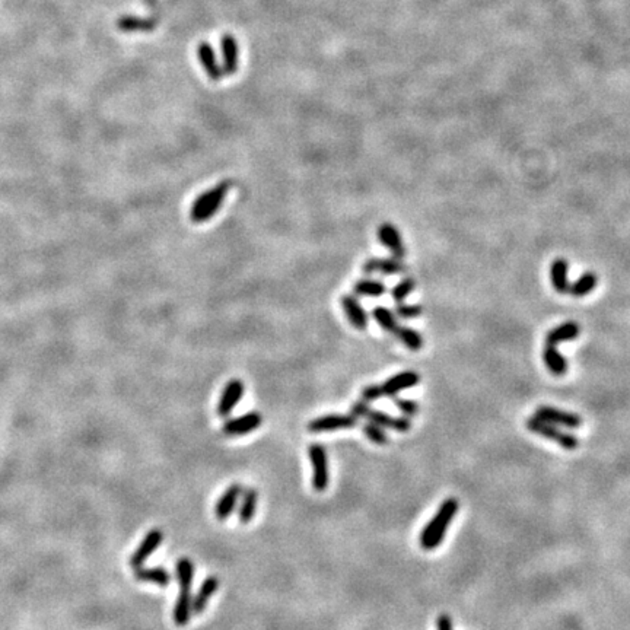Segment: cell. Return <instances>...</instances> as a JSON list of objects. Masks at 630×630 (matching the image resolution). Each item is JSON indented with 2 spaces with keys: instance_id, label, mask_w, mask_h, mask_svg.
I'll return each mask as SVG.
<instances>
[{
  "instance_id": "cell-1",
  "label": "cell",
  "mask_w": 630,
  "mask_h": 630,
  "mask_svg": "<svg viewBox=\"0 0 630 630\" xmlns=\"http://www.w3.org/2000/svg\"><path fill=\"white\" fill-rule=\"evenodd\" d=\"M177 580L179 584V596L174 605V622L178 626H186L193 613L191 584L194 578V565L189 557H182L175 565Z\"/></svg>"
},
{
  "instance_id": "cell-2",
  "label": "cell",
  "mask_w": 630,
  "mask_h": 630,
  "mask_svg": "<svg viewBox=\"0 0 630 630\" xmlns=\"http://www.w3.org/2000/svg\"><path fill=\"white\" fill-rule=\"evenodd\" d=\"M458 500L454 498L442 502L435 516L429 521L420 534V546L425 550H435L442 543L449 524L458 512Z\"/></svg>"
},
{
  "instance_id": "cell-3",
  "label": "cell",
  "mask_w": 630,
  "mask_h": 630,
  "mask_svg": "<svg viewBox=\"0 0 630 630\" xmlns=\"http://www.w3.org/2000/svg\"><path fill=\"white\" fill-rule=\"evenodd\" d=\"M229 187V182H221L219 184L197 196L190 209V219L194 224H205L210 221L224 205Z\"/></svg>"
},
{
  "instance_id": "cell-4",
  "label": "cell",
  "mask_w": 630,
  "mask_h": 630,
  "mask_svg": "<svg viewBox=\"0 0 630 630\" xmlns=\"http://www.w3.org/2000/svg\"><path fill=\"white\" fill-rule=\"evenodd\" d=\"M350 415L355 418H365L374 425L397 432H407L411 429V422L409 418H395L388 415V413L374 410L367 402L362 400L353 403V406L350 407Z\"/></svg>"
},
{
  "instance_id": "cell-5",
  "label": "cell",
  "mask_w": 630,
  "mask_h": 630,
  "mask_svg": "<svg viewBox=\"0 0 630 630\" xmlns=\"http://www.w3.org/2000/svg\"><path fill=\"white\" fill-rule=\"evenodd\" d=\"M527 427L533 432L535 435L543 437L549 441L556 442L559 446H562L563 449H568V451H573L580 446V439L575 437L573 434H569V432H563L556 425L546 422L543 419H538L537 416L528 418L526 422Z\"/></svg>"
},
{
  "instance_id": "cell-6",
  "label": "cell",
  "mask_w": 630,
  "mask_h": 630,
  "mask_svg": "<svg viewBox=\"0 0 630 630\" xmlns=\"http://www.w3.org/2000/svg\"><path fill=\"white\" fill-rule=\"evenodd\" d=\"M308 456L313 465V488L317 492L327 491L330 484V470L326 449L320 444H313L308 448Z\"/></svg>"
},
{
  "instance_id": "cell-7",
  "label": "cell",
  "mask_w": 630,
  "mask_h": 630,
  "mask_svg": "<svg viewBox=\"0 0 630 630\" xmlns=\"http://www.w3.org/2000/svg\"><path fill=\"white\" fill-rule=\"evenodd\" d=\"M362 272L365 275H383V276H394L403 275L407 272V266L403 260L395 257H369L362 264Z\"/></svg>"
},
{
  "instance_id": "cell-8",
  "label": "cell",
  "mask_w": 630,
  "mask_h": 630,
  "mask_svg": "<svg viewBox=\"0 0 630 630\" xmlns=\"http://www.w3.org/2000/svg\"><path fill=\"white\" fill-rule=\"evenodd\" d=\"M376 235L378 241L390 251L392 257L400 260L406 257V247L397 226L392 225L391 222H384L380 225V228H378Z\"/></svg>"
},
{
  "instance_id": "cell-9",
  "label": "cell",
  "mask_w": 630,
  "mask_h": 630,
  "mask_svg": "<svg viewBox=\"0 0 630 630\" xmlns=\"http://www.w3.org/2000/svg\"><path fill=\"white\" fill-rule=\"evenodd\" d=\"M538 419H543L546 422H550L553 425H561L569 429H578L582 425L581 416L577 413L565 411L561 409H556L552 406H540L535 410V415Z\"/></svg>"
},
{
  "instance_id": "cell-10",
  "label": "cell",
  "mask_w": 630,
  "mask_h": 630,
  "mask_svg": "<svg viewBox=\"0 0 630 630\" xmlns=\"http://www.w3.org/2000/svg\"><path fill=\"white\" fill-rule=\"evenodd\" d=\"M244 391L245 385L238 378H233V380L226 383L218 403V415L221 418H228L231 415L232 410L241 402Z\"/></svg>"
},
{
  "instance_id": "cell-11",
  "label": "cell",
  "mask_w": 630,
  "mask_h": 630,
  "mask_svg": "<svg viewBox=\"0 0 630 630\" xmlns=\"http://www.w3.org/2000/svg\"><path fill=\"white\" fill-rule=\"evenodd\" d=\"M357 425V418L352 415H326L313 419L308 423V430L313 434H321V432H331L338 429H350Z\"/></svg>"
},
{
  "instance_id": "cell-12",
  "label": "cell",
  "mask_w": 630,
  "mask_h": 630,
  "mask_svg": "<svg viewBox=\"0 0 630 630\" xmlns=\"http://www.w3.org/2000/svg\"><path fill=\"white\" fill-rule=\"evenodd\" d=\"M261 415L257 411H251L247 413V415H242L240 418H233L229 419L224 423V434L228 437H241V435H247L249 432H253L256 429H259L261 426Z\"/></svg>"
},
{
  "instance_id": "cell-13",
  "label": "cell",
  "mask_w": 630,
  "mask_h": 630,
  "mask_svg": "<svg viewBox=\"0 0 630 630\" xmlns=\"http://www.w3.org/2000/svg\"><path fill=\"white\" fill-rule=\"evenodd\" d=\"M420 383V375L416 371H403L395 374L381 384V390L385 397H394L399 392L416 387Z\"/></svg>"
},
{
  "instance_id": "cell-14",
  "label": "cell",
  "mask_w": 630,
  "mask_h": 630,
  "mask_svg": "<svg viewBox=\"0 0 630 630\" xmlns=\"http://www.w3.org/2000/svg\"><path fill=\"white\" fill-rule=\"evenodd\" d=\"M162 540H164V534H162L160 530H158V528L151 530V531L145 535V538L142 540V543L137 546V549L135 550V553L132 554V557H130V566H132L133 569L143 566V563L146 562L148 557H149L152 553H155V550L159 547V545L162 543Z\"/></svg>"
},
{
  "instance_id": "cell-15",
  "label": "cell",
  "mask_w": 630,
  "mask_h": 630,
  "mask_svg": "<svg viewBox=\"0 0 630 630\" xmlns=\"http://www.w3.org/2000/svg\"><path fill=\"white\" fill-rule=\"evenodd\" d=\"M222 53V71L224 75H235L240 66V48L238 41L232 34H225L221 39Z\"/></svg>"
},
{
  "instance_id": "cell-16",
  "label": "cell",
  "mask_w": 630,
  "mask_h": 630,
  "mask_svg": "<svg viewBox=\"0 0 630 630\" xmlns=\"http://www.w3.org/2000/svg\"><path fill=\"white\" fill-rule=\"evenodd\" d=\"M340 303L352 326L356 330H367L369 315L362 307V303L357 301V298L355 295H343L340 299Z\"/></svg>"
},
{
  "instance_id": "cell-17",
  "label": "cell",
  "mask_w": 630,
  "mask_h": 630,
  "mask_svg": "<svg viewBox=\"0 0 630 630\" xmlns=\"http://www.w3.org/2000/svg\"><path fill=\"white\" fill-rule=\"evenodd\" d=\"M197 56H199V60L206 71V75L209 76V79H212L213 82H219L224 78L222 66H219L218 59H216L214 50L209 43L203 41L197 46Z\"/></svg>"
},
{
  "instance_id": "cell-18",
  "label": "cell",
  "mask_w": 630,
  "mask_h": 630,
  "mask_svg": "<svg viewBox=\"0 0 630 630\" xmlns=\"http://www.w3.org/2000/svg\"><path fill=\"white\" fill-rule=\"evenodd\" d=\"M580 334H581L580 324L575 321H566V322L559 324V326L553 327L546 334V345L557 346L561 343H566V341L577 340Z\"/></svg>"
},
{
  "instance_id": "cell-19",
  "label": "cell",
  "mask_w": 630,
  "mask_h": 630,
  "mask_svg": "<svg viewBox=\"0 0 630 630\" xmlns=\"http://www.w3.org/2000/svg\"><path fill=\"white\" fill-rule=\"evenodd\" d=\"M241 493H242V488L240 484L229 486V488L225 491V493L218 499V503H216V507H214L216 518L221 521L228 519L232 515L233 509H235Z\"/></svg>"
},
{
  "instance_id": "cell-20",
  "label": "cell",
  "mask_w": 630,
  "mask_h": 630,
  "mask_svg": "<svg viewBox=\"0 0 630 630\" xmlns=\"http://www.w3.org/2000/svg\"><path fill=\"white\" fill-rule=\"evenodd\" d=\"M569 263L565 259H556L550 266V279L553 289L559 295H566L569 291Z\"/></svg>"
},
{
  "instance_id": "cell-21",
  "label": "cell",
  "mask_w": 630,
  "mask_h": 630,
  "mask_svg": "<svg viewBox=\"0 0 630 630\" xmlns=\"http://www.w3.org/2000/svg\"><path fill=\"white\" fill-rule=\"evenodd\" d=\"M135 578L140 582H149L155 584L160 588H167L171 582V575L165 568H136L135 569Z\"/></svg>"
},
{
  "instance_id": "cell-22",
  "label": "cell",
  "mask_w": 630,
  "mask_h": 630,
  "mask_svg": "<svg viewBox=\"0 0 630 630\" xmlns=\"http://www.w3.org/2000/svg\"><path fill=\"white\" fill-rule=\"evenodd\" d=\"M219 588V580L216 577H209L203 581L197 596L193 597V613L202 615L206 610L210 598L214 596V592Z\"/></svg>"
},
{
  "instance_id": "cell-23",
  "label": "cell",
  "mask_w": 630,
  "mask_h": 630,
  "mask_svg": "<svg viewBox=\"0 0 630 630\" xmlns=\"http://www.w3.org/2000/svg\"><path fill=\"white\" fill-rule=\"evenodd\" d=\"M353 294L356 296H367V298H381L387 294V286L384 282L376 279H359L353 285Z\"/></svg>"
},
{
  "instance_id": "cell-24",
  "label": "cell",
  "mask_w": 630,
  "mask_h": 630,
  "mask_svg": "<svg viewBox=\"0 0 630 630\" xmlns=\"http://www.w3.org/2000/svg\"><path fill=\"white\" fill-rule=\"evenodd\" d=\"M543 361H545V365L547 367V369L556 376H562L568 371L566 357L559 350H557L556 346H552V345L545 346Z\"/></svg>"
},
{
  "instance_id": "cell-25",
  "label": "cell",
  "mask_w": 630,
  "mask_h": 630,
  "mask_svg": "<svg viewBox=\"0 0 630 630\" xmlns=\"http://www.w3.org/2000/svg\"><path fill=\"white\" fill-rule=\"evenodd\" d=\"M156 21L149 20V18H140L133 15L121 16L117 21V28L123 32H148L155 29Z\"/></svg>"
},
{
  "instance_id": "cell-26",
  "label": "cell",
  "mask_w": 630,
  "mask_h": 630,
  "mask_svg": "<svg viewBox=\"0 0 630 630\" xmlns=\"http://www.w3.org/2000/svg\"><path fill=\"white\" fill-rule=\"evenodd\" d=\"M597 285H598V276L594 272H585L573 283L569 285L568 294L573 298H584L596 289Z\"/></svg>"
},
{
  "instance_id": "cell-27",
  "label": "cell",
  "mask_w": 630,
  "mask_h": 630,
  "mask_svg": "<svg viewBox=\"0 0 630 630\" xmlns=\"http://www.w3.org/2000/svg\"><path fill=\"white\" fill-rule=\"evenodd\" d=\"M257 505H259V492L254 488L245 489L242 493L240 514H238L241 524H248L249 521L254 518Z\"/></svg>"
},
{
  "instance_id": "cell-28",
  "label": "cell",
  "mask_w": 630,
  "mask_h": 630,
  "mask_svg": "<svg viewBox=\"0 0 630 630\" xmlns=\"http://www.w3.org/2000/svg\"><path fill=\"white\" fill-rule=\"evenodd\" d=\"M372 318L376 321L378 326H380L384 331L394 334L397 331V329L400 327L399 324V318L397 315L394 314V311L385 308V307H375L371 313Z\"/></svg>"
},
{
  "instance_id": "cell-29",
  "label": "cell",
  "mask_w": 630,
  "mask_h": 630,
  "mask_svg": "<svg viewBox=\"0 0 630 630\" xmlns=\"http://www.w3.org/2000/svg\"><path fill=\"white\" fill-rule=\"evenodd\" d=\"M394 336L403 346H406L411 352H418L423 348V336L419 331H416L415 329L407 327V326H400L397 329V331L394 333Z\"/></svg>"
},
{
  "instance_id": "cell-30",
  "label": "cell",
  "mask_w": 630,
  "mask_h": 630,
  "mask_svg": "<svg viewBox=\"0 0 630 630\" xmlns=\"http://www.w3.org/2000/svg\"><path fill=\"white\" fill-rule=\"evenodd\" d=\"M416 289V279L407 276L402 279L397 285H394L391 289V298L394 302H404L406 298Z\"/></svg>"
},
{
  "instance_id": "cell-31",
  "label": "cell",
  "mask_w": 630,
  "mask_h": 630,
  "mask_svg": "<svg viewBox=\"0 0 630 630\" xmlns=\"http://www.w3.org/2000/svg\"><path fill=\"white\" fill-rule=\"evenodd\" d=\"M394 314L397 318L403 320H415L423 314V307L419 303H406V302H397L395 303Z\"/></svg>"
},
{
  "instance_id": "cell-32",
  "label": "cell",
  "mask_w": 630,
  "mask_h": 630,
  "mask_svg": "<svg viewBox=\"0 0 630 630\" xmlns=\"http://www.w3.org/2000/svg\"><path fill=\"white\" fill-rule=\"evenodd\" d=\"M362 432H364V435L371 441V442H374V444H376V445H387L388 444V435L385 434L384 432V429L381 427V426H378V425H374V423H365L364 426H362Z\"/></svg>"
},
{
  "instance_id": "cell-33",
  "label": "cell",
  "mask_w": 630,
  "mask_h": 630,
  "mask_svg": "<svg viewBox=\"0 0 630 630\" xmlns=\"http://www.w3.org/2000/svg\"><path fill=\"white\" fill-rule=\"evenodd\" d=\"M390 399H392V402H394V404L397 406V409L403 413V415L406 416V418H413V416H416L418 415V411H419V404L415 402V400H409V399H402V397H390Z\"/></svg>"
},
{
  "instance_id": "cell-34",
  "label": "cell",
  "mask_w": 630,
  "mask_h": 630,
  "mask_svg": "<svg viewBox=\"0 0 630 630\" xmlns=\"http://www.w3.org/2000/svg\"><path fill=\"white\" fill-rule=\"evenodd\" d=\"M383 397H384V394L381 390V384H368L361 391V400L367 402V403L376 402Z\"/></svg>"
},
{
  "instance_id": "cell-35",
  "label": "cell",
  "mask_w": 630,
  "mask_h": 630,
  "mask_svg": "<svg viewBox=\"0 0 630 630\" xmlns=\"http://www.w3.org/2000/svg\"><path fill=\"white\" fill-rule=\"evenodd\" d=\"M438 630H453V620L448 615H441L437 622Z\"/></svg>"
}]
</instances>
